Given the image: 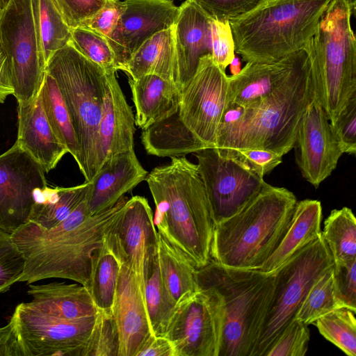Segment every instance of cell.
Listing matches in <instances>:
<instances>
[{
	"mask_svg": "<svg viewBox=\"0 0 356 356\" xmlns=\"http://www.w3.org/2000/svg\"><path fill=\"white\" fill-rule=\"evenodd\" d=\"M343 307L336 291L332 266L313 283L294 318L309 325L330 312Z\"/></svg>",
	"mask_w": 356,
	"mask_h": 356,
	"instance_id": "e575fe53",
	"label": "cell"
},
{
	"mask_svg": "<svg viewBox=\"0 0 356 356\" xmlns=\"http://www.w3.org/2000/svg\"><path fill=\"white\" fill-rule=\"evenodd\" d=\"M27 293L34 307L48 315L76 320L99 313L88 289L83 285L51 282L30 284Z\"/></svg>",
	"mask_w": 356,
	"mask_h": 356,
	"instance_id": "484cf974",
	"label": "cell"
},
{
	"mask_svg": "<svg viewBox=\"0 0 356 356\" xmlns=\"http://www.w3.org/2000/svg\"><path fill=\"white\" fill-rule=\"evenodd\" d=\"M137 356H175L171 341L165 336L152 335Z\"/></svg>",
	"mask_w": 356,
	"mask_h": 356,
	"instance_id": "f907efd6",
	"label": "cell"
},
{
	"mask_svg": "<svg viewBox=\"0 0 356 356\" xmlns=\"http://www.w3.org/2000/svg\"><path fill=\"white\" fill-rule=\"evenodd\" d=\"M124 8V1L108 0L103 8L80 26L101 35L108 42Z\"/></svg>",
	"mask_w": 356,
	"mask_h": 356,
	"instance_id": "bcb514c9",
	"label": "cell"
},
{
	"mask_svg": "<svg viewBox=\"0 0 356 356\" xmlns=\"http://www.w3.org/2000/svg\"><path fill=\"white\" fill-rule=\"evenodd\" d=\"M66 24L76 28L93 16L108 0H51Z\"/></svg>",
	"mask_w": 356,
	"mask_h": 356,
	"instance_id": "f6af8a7d",
	"label": "cell"
},
{
	"mask_svg": "<svg viewBox=\"0 0 356 356\" xmlns=\"http://www.w3.org/2000/svg\"><path fill=\"white\" fill-rule=\"evenodd\" d=\"M144 296L152 333L164 336L177 302L164 284L157 255L145 276Z\"/></svg>",
	"mask_w": 356,
	"mask_h": 356,
	"instance_id": "836d02e7",
	"label": "cell"
},
{
	"mask_svg": "<svg viewBox=\"0 0 356 356\" xmlns=\"http://www.w3.org/2000/svg\"><path fill=\"white\" fill-rule=\"evenodd\" d=\"M121 266L106 240L92 254L87 289L99 312L112 314Z\"/></svg>",
	"mask_w": 356,
	"mask_h": 356,
	"instance_id": "f546056e",
	"label": "cell"
},
{
	"mask_svg": "<svg viewBox=\"0 0 356 356\" xmlns=\"http://www.w3.org/2000/svg\"><path fill=\"white\" fill-rule=\"evenodd\" d=\"M197 287L214 289L222 307L218 356H251L266 315L275 273L231 268L212 260L197 268Z\"/></svg>",
	"mask_w": 356,
	"mask_h": 356,
	"instance_id": "8992f818",
	"label": "cell"
},
{
	"mask_svg": "<svg viewBox=\"0 0 356 356\" xmlns=\"http://www.w3.org/2000/svg\"><path fill=\"white\" fill-rule=\"evenodd\" d=\"M309 338L308 325L293 318L273 341L264 356H305Z\"/></svg>",
	"mask_w": 356,
	"mask_h": 356,
	"instance_id": "ab89813d",
	"label": "cell"
},
{
	"mask_svg": "<svg viewBox=\"0 0 356 356\" xmlns=\"http://www.w3.org/2000/svg\"><path fill=\"white\" fill-rule=\"evenodd\" d=\"M214 225L243 207L266 184L238 159L216 147L195 153Z\"/></svg>",
	"mask_w": 356,
	"mask_h": 356,
	"instance_id": "5bb4252c",
	"label": "cell"
},
{
	"mask_svg": "<svg viewBox=\"0 0 356 356\" xmlns=\"http://www.w3.org/2000/svg\"><path fill=\"white\" fill-rule=\"evenodd\" d=\"M38 24L46 64L71 41V28L51 0H37Z\"/></svg>",
	"mask_w": 356,
	"mask_h": 356,
	"instance_id": "8d00e7d4",
	"label": "cell"
},
{
	"mask_svg": "<svg viewBox=\"0 0 356 356\" xmlns=\"http://www.w3.org/2000/svg\"><path fill=\"white\" fill-rule=\"evenodd\" d=\"M122 70L132 79L147 74L157 75L179 88L174 26L156 33L145 41Z\"/></svg>",
	"mask_w": 356,
	"mask_h": 356,
	"instance_id": "83f0119b",
	"label": "cell"
},
{
	"mask_svg": "<svg viewBox=\"0 0 356 356\" xmlns=\"http://www.w3.org/2000/svg\"><path fill=\"white\" fill-rule=\"evenodd\" d=\"M147 174L134 149L107 159L90 181L86 199L88 214L93 216L113 207L127 193L144 181Z\"/></svg>",
	"mask_w": 356,
	"mask_h": 356,
	"instance_id": "ffe728a7",
	"label": "cell"
},
{
	"mask_svg": "<svg viewBox=\"0 0 356 356\" xmlns=\"http://www.w3.org/2000/svg\"><path fill=\"white\" fill-rule=\"evenodd\" d=\"M13 92L8 59L0 47V104L3 103L7 97L13 95Z\"/></svg>",
	"mask_w": 356,
	"mask_h": 356,
	"instance_id": "816d5d0a",
	"label": "cell"
},
{
	"mask_svg": "<svg viewBox=\"0 0 356 356\" xmlns=\"http://www.w3.org/2000/svg\"><path fill=\"white\" fill-rule=\"evenodd\" d=\"M46 72L56 81L67 107L79 146L77 164L89 182L98 168V129L108 72L70 42L49 59Z\"/></svg>",
	"mask_w": 356,
	"mask_h": 356,
	"instance_id": "ba28073f",
	"label": "cell"
},
{
	"mask_svg": "<svg viewBox=\"0 0 356 356\" xmlns=\"http://www.w3.org/2000/svg\"><path fill=\"white\" fill-rule=\"evenodd\" d=\"M40 95L46 118L54 133L77 163L80 154L79 146L69 113L56 81L47 72Z\"/></svg>",
	"mask_w": 356,
	"mask_h": 356,
	"instance_id": "1f68e13d",
	"label": "cell"
},
{
	"mask_svg": "<svg viewBox=\"0 0 356 356\" xmlns=\"http://www.w3.org/2000/svg\"><path fill=\"white\" fill-rule=\"evenodd\" d=\"M227 104L228 76L211 54L205 55L182 87L177 111L164 120L204 148L214 147Z\"/></svg>",
	"mask_w": 356,
	"mask_h": 356,
	"instance_id": "8fae6325",
	"label": "cell"
},
{
	"mask_svg": "<svg viewBox=\"0 0 356 356\" xmlns=\"http://www.w3.org/2000/svg\"><path fill=\"white\" fill-rule=\"evenodd\" d=\"M26 265L23 253L11 234L0 229V293H5L22 277Z\"/></svg>",
	"mask_w": 356,
	"mask_h": 356,
	"instance_id": "60d3db41",
	"label": "cell"
},
{
	"mask_svg": "<svg viewBox=\"0 0 356 356\" xmlns=\"http://www.w3.org/2000/svg\"><path fill=\"white\" fill-rule=\"evenodd\" d=\"M313 95L307 49L286 81L271 95L245 106L227 104L214 147L264 149L283 156L295 145L301 118Z\"/></svg>",
	"mask_w": 356,
	"mask_h": 356,
	"instance_id": "3957f363",
	"label": "cell"
},
{
	"mask_svg": "<svg viewBox=\"0 0 356 356\" xmlns=\"http://www.w3.org/2000/svg\"><path fill=\"white\" fill-rule=\"evenodd\" d=\"M333 275L340 300L345 307L356 311V259L334 263Z\"/></svg>",
	"mask_w": 356,
	"mask_h": 356,
	"instance_id": "7dc6e473",
	"label": "cell"
},
{
	"mask_svg": "<svg viewBox=\"0 0 356 356\" xmlns=\"http://www.w3.org/2000/svg\"><path fill=\"white\" fill-rule=\"evenodd\" d=\"M222 331L220 297L214 289L201 286L177 304L164 336L175 356H218Z\"/></svg>",
	"mask_w": 356,
	"mask_h": 356,
	"instance_id": "7c38bea8",
	"label": "cell"
},
{
	"mask_svg": "<svg viewBox=\"0 0 356 356\" xmlns=\"http://www.w3.org/2000/svg\"><path fill=\"white\" fill-rule=\"evenodd\" d=\"M0 356H22L15 323L11 318L8 324L0 327Z\"/></svg>",
	"mask_w": 356,
	"mask_h": 356,
	"instance_id": "681fc988",
	"label": "cell"
},
{
	"mask_svg": "<svg viewBox=\"0 0 356 356\" xmlns=\"http://www.w3.org/2000/svg\"><path fill=\"white\" fill-rule=\"evenodd\" d=\"M155 204L158 232L197 269L210 262L214 221L197 165L171 157L145 179Z\"/></svg>",
	"mask_w": 356,
	"mask_h": 356,
	"instance_id": "7a4b0ae2",
	"label": "cell"
},
{
	"mask_svg": "<svg viewBox=\"0 0 356 356\" xmlns=\"http://www.w3.org/2000/svg\"><path fill=\"white\" fill-rule=\"evenodd\" d=\"M355 0H331L306 44L314 97L333 124L356 99V39L351 26Z\"/></svg>",
	"mask_w": 356,
	"mask_h": 356,
	"instance_id": "5b68a950",
	"label": "cell"
},
{
	"mask_svg": "<svg viewBox=\"0 0 356 356\" xmlns=\"http://www.w3.org/2000/svg\"><path fill=\"white\" fill-rule=\"evenodd\" d=\"M211 20L191 0H186L179 7L174 33L180 90L194 75L200 59L211 55Z\"/></svg>",
	"mask_w": 356,
	"mask_h": 356,
	"instance_id": "603a6c76",
	"label": "cell"
},
{
	"mask_svg": "<svg viewBox=\"0 0 356 356\" xmlns=\"http://www.w3.org/2000/svg\"><path fill=\"white\" fill-rule=\"evenodd\" d=\"M302 176L318 188L343 154L325 110L313 97L301 118L293 147Z\"/></svg>",
	"mask_w": 356,
	"mask_h": 356,
	"instance_id": "e0dca14e",
	"label": "cell"
},
{
	"mask_svg": "<svg viewBox=\"0 0 356 356\" xmlns=\"http://www.w3.org/2000/svg\"><path fill=\"white\" fill-rule=\"evenodd\" d=\"M42 166L17 144L0 155V229L13 233L29 221L38 193L46 188Z\"/></svg>",
	"mask_w": 356,
	"mask_h": 356,
	"instance_id": "9a60e30c",
	"label": "cell"
},
{
	"mask_svg": "<svg viewBox=\"0 0 356 356\" xmlns=\"http://www.w3.org/2000/svg\"><path fill=\"white\" fill-rule=\"evenodd\" d=\"M157 258L164 284L177 302L197 290L196 268L159 232Z\"/></svg>",
	"mask_w": 356,
	"mask_h": 356,
	"instance_id": "4dcf8cb0",
	"label": "cell"
},
{
	"mask_svg": "<svg viewBox=\"0 0 356 356\" xmlns=\"http://www.w3.org/2000/svg\"><path fill=\"white\" fill-rule=\"evenodd\" d=\"M297 202L288 189L266 183L236 212L214 225L211 259L259 270L285 234Z\"/></svg>",
	"mask_w": 356,
	"mask_h": 356,
	"instance_id": "277c9868",
	"label": "cell"
},
{
	"mask_svg": "<svg viewBox=\"0 0 356 356\" xmlns=\"http://www.w3.org/2000/svg\"><path fill=\"white\" fill-rule=\"evenodd\" d=\"M322 236L334 263L356 259V219L351 209L332 210L324 221Z\"/></svg>",
	"mask_w": 356,
	"mask_h": 356,
	"instance_id": "d6a6232c",
	"label": "cell"
},
{
	"mask_svg": "<svg viewBox=\"0 0 356 356\" xmlns=\"http://www.w3.org/2000/svg\"><path fill=\"white\" fill-rule=\"evenodd\" d=\"M97 314L65 320L43 313L30 302H22L11 318L22 356H83Z\"/></svg>",
	"mask_w": 356,
	"mask_h": 356,
	"instance_id": "4fadbf2b",
	"label": "cell"
},
{
	"mask_svg": "<svg viewBox=\"0 0 356 356\" xmlns=\"http://www.w3.org/2000/svg\"><path fill=\"white\" fill-rule=\"evenodd\" d=\"M331 127L342 153L355 154L356 152V99L346 107Z\"/></svg>",
	"mask_w": 356,
	"mask_h": 356,
	"instance_id": "c3c4849f",
	"label": "cell"
},
{
	"mask_svg": "<svg viewBox=\"0 0 356 356\" xmlns=\"http://www.w3.org/2000/svg\"><path fill=\"white\" fill-rule=\"evenodd\" d=\"M355 312L348 307H340L313 323L323 337L348 356H356Z\"/></svg>",
	"mask_w": 356,
	"mask_h": 356,
	"instance_id": "d590c367",
	"label": "cell"
},
{
	"mask_svg": "<svg viewBox=\"0 0 356 356\" xmlns=\"http://www.w3.org/2000/svg\"><path fill=\"white\" fill-rule=\"evenodd\" d=\"M211 18L228 20L242 16L266 0H191Z\"/></svg>",
	"mask_w": 356,
	"mask_h": 356,
	"instance_id": "7bdbcfd3",
	"label": "cell"
},
{
	"mask_svg": "<svg viewBox=\"0 0 356 356\" xmlns=\"http://www.w3.org/2000/svg\"><path fill=\"white\" fill-rule=\"evenodd\" d=\"M306 53L305 47L276 60L247 62L237 74L228 76V103L245 106L269 96L282 85Z\"/></svg>",
	"mask_w": 356,
	"mask_h": 356,
	"instance_id": "44dd1931",
	"label": "cell"
},
{
	"mask_svg": "<svg viewBox=\"0 0 356 356\" xmlns=\"http://www.w3.org/2000/svg\"><path fill=\"white\" fill-rule=\"evenodd\" d=\"M158 236L148 201L136 195L127 201L106 241L145 286L147 272L157 255Z\"/></svg>",
	"mask_w": 356,
	"mask_h": 356,
	"instance_id": "2e32d148",
	"label": "cell"
},
{
	"mask_svg": "<svg viewBox=\"0 0 356 356\" xmlns=\"http://www.w3.org/2000/svg\"><path fill=\"white\" fill-rule=\"evenodd\" d=\"M1 9L0 8V15H1Z\"/></svg>",
	"mask_w": 356,
	"mask_h": 356,
	"instance_id": "11a10c76",
	"label": "cell"
},
{
	"mask_svg": "<svg viewBox=\"0 0 356 356\" xmlns=\"http://www.w3.org/2000/svg\"><path fill=\"white\" fill-rule=\"evenodd\" d=\"M91 183L68 188H49L36 196L29 221L49 229L64 220L87 197Z\"/></svg>",
	"mask_w": 356,
	"mask_h": 356,
	"instance_id": "f1b7e54d",
	"label": "cell"
},
{
	"mask_svg": "<svg viewBox=\"0 0 356 356\" xmlns=\"http://www.w3.org/2000/svg\"><path fill=\"white\" fill-rule=\"evenodd\" d=\"M211 57L224 71L235 56L234 42L228 20L211 18Z\"/></svg>",
	"mask_w": 356,
	"mask_h": 356,
	"instance_id": "ee69618b",
	"label": "cell"
},
{
	"mask_svg": "<svg viewBox=\"0 0 356 356\" xmlns=\"http://www.w3.org/2000/svg\"><path fill=\"white\" fill-rule=\"evenodd\" d=\"M15 143L29 153L45 172L54 169L68 153L46 118L40 92L35 99L18 104V134Z\"/></svg>",
	"mask_w": 356,
	"mask_h": 356,
	"instance_id": "cb8c5ba5",
	"label": "cell"
},
{
	"mask_svg": "<svg viewBox=\"0 0 356 356\" xmlns=\"http://www.w3.org/2000/svg\"><path fill=\"white\" fill-rule=\"evenodd\" d=\"M108 42L122 70L133 54L156 33L174 26L179 7L170 0H125Z\"/></svg>",
	"mask_w": 356,
	"mask_h": 356,
	"instance_id": "ac0fdd59",
	"label": "cell"
},
{
	"mask_svg": "<svg viewBox=\"0 0 356 356\" xmlns=\"http://www.w3.org/2000/svg\"><path fill=\"white\" fill-rule=\"evenodd\" d=\"M144 286L136 273L122 264L112 308L119 334L118 356H137L154 334L146 309Z\"/></svg>",
	"mask_w": 356,
	"mask_h": 356,
	"instance_id": "d6986e66",
	"label": "cell"
},
{
	"mask_svg": "<svg viewBox=\"0 0 356 356\" xmlns=\"http://www.w3.org/2000/svg\"><path fill=\"white\" fill-rule=\"evenodd\" d=\"M135 117L115 76L108 72L98 129L97 170L108 158L134 149Z\"/></svg>",
	"mask_w": 356,
	"mask_h": 356,
	"instance_id": "7402d4cb",
	"label": "cell"
},
{
	"mask_svg": "<svg viewBox=\"0 0 356 356\" xmlns=\"http://www.w3.org/2000/svg\"><path fill=\"white\" fill-rule=\"evenodd\" d=\"M322 206L316 200L297 202L289 226L278 246L258 270L271 273L321 235Z\"/></svg>",
	"mask_w": 356,
	"mask_h": 356,
	"instance_id": "4316f807",
	"label": "cell"
},
{
	"mask_svg": "<svg viewBox=\"0 0 356 356\" xmlns=\"http://www.w3.org/2000/svg\"><path fill=\"white\" fill-rule=\"evenodd\" d=\"M10 0H0V8L1 10L7 6Z\"/></svg>",
	"mask_w": 356,
	"mask_h": 356,
	"instance_id": "db71d44e",
	"label": "cell"
},
{
	"mask_svg": "<svg viewBox=\"0 0 356 356\" xmlns=\"http://www.w3.org/2000/svg\"><path fill=\"white\" fill-rule=\"evenodd\" d=\"M0 47L18 104L37 97L46 74L37 0L9 1L0 15Z\"/></svg>",
	"mask_w": 356,
	"mask_h": 356,
	"instance_id": "30bf717a",
	"label": "cell"
},
{
	"mask_svg": "<svg viewBox=\"0 0 356 356\" xmlns=\"http://www.w3.org/2000/svg\"><path fill=\"white\" fill-rule=\"evenodd\" d=\"M331 0H266L229 21L235 52L246 62H270L304 48Z\"/></svg>",
	"mask_w": 356,
	"mask_h": 356,
	"instance_id": "52a82bcc",
	"label": "cell"
},
{
	"mask_svg": "<svg viewBox=\"0 0 356 356\" xmlns=\"http://www.w3.org/2000/svg\"><path fill=\"white\" fill-rule=\"evenodd\" d=\"M334 265L321 235L275 270L274 288L264 324L251 356L264 353L294 318L315 280Z\"/></svg>",
	"mask_w": 356,
	"mask_h": 356,
	"instance_id": "9c48e42d",
	"label": "cell"
},
{
	"mask_svg": "<svg viewBox=\"0 0 356 356\" xmlns=\"http://www.w3.org/2000/svg\"><path fill=\"white\" fill-rule=\"evenodd\" d=\"M86 199L51 229L28 221L10 234L26 259L19 282L63 278L88 288L92 254L104 244L128 198L123 196L111 208L93 216L88 213Z\"/></svg>",
	"mask_w": 356,
	"mask_h": 356,
	"instance_id": "6da1fadb",
	"label": "cell"
},
{
	"mask_svg": "<svg viewBox=\"0 0 356 356\" xmlns=\"http://www.w3.org/2000/svg\"><path fill=\"white\" fill-rule=\"evenodd\" d=\"M230 71L232 75H236L241 71V61L238 56H234L232 62L229 63Z\"/></svg>",
	"mask_w": 356,
	"mask_h": 356,
	"instance_id": "f5cc1de1",
	"label": "cell"
},
{
	"mask_svg": "<svg viewBox=\"0 0 356 356\" xmlns=\"http://www.w3.org/2000/svg\"><path fill=\"white\" fill-rule=\"evenodd\" d=\"M70 42L81 54L106 72H116L115 54L108 41L101 35L78 26L71 29Z\"/></svg>",
	"mask_w": 356,
	"mask_h": 356,
	"instance_id": "74e56055",
	"label": "cell"
},
{
	"mask_svg": "<svg viewBox=\"0 0 356 356\" xmlns=\"http://www.w3.org/2000/svg\"><path fill=\"white\" fill-rule=\"evenodd\" d=\"M218 149L238 159L251 171L262 178L279 165L282 163L283 157L275 152L259 148Z\"/></svg>",
	"mask_w": 356,
	"mask_h": 356,
	"instance_id": "b9f144b4",
	"label": "cell"
},
{
	"mask_svg": "<svg viewBox=\"0 0 356 356\" xmlns=\"http://www.w3.org/2000/svg\"><path fill=\"white\" fill-rule=\"evenodd\" d=\"M136 108L135 123L143 131L175 113L181 90L174 83L154 74L129 79Z\"/></svg>",
	"mask_w": 356,
	"mask_h": 356,
	"instance_id": "d4e9b609",
	"label": "cell"
},
{
	"mask_svg": "<svg viewBox=\"0 0 356 356\" xmlns=\"http://www.w3.org/2000/svg\"><path fill=\"white\" fill-rule=\"evenodd\" d=\"M119 334L112 314L99 312L83 356H118Z\"/></svg>",
	"mask_w": 356,
	"mask_h": 356,
	"instance_id": "f35d334b",
	"label": "cell"
}]
</instances>
